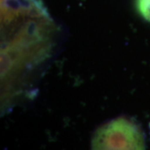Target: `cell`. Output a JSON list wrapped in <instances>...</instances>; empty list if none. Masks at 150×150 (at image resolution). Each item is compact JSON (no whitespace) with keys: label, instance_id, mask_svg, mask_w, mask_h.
Here are the masks:
<instances>
[{"label":"cell","instance_id":"6da1fadb","mask_svg":"<svg viewBox=\"0 0 150 150\" xmlns=\"http://www.w3.org/2000/svg\"><path fill=\"white\" fill-rule=\"evenodd\" d=\"M91 150H145L144 134L133 120L115 118L97 129Z\"/></svg>","mask_w":150,"mask_h":150},{"label":"cell","instance_id":"7a4b0ae2","mask_svg":"<svg viewBox=\"0 0 150 150\" xmlns=\"http://www.w3.org/2000/svg\"><path fill=\"white\" fill-rule=\"evenodd\" d=\"M136 8L140 15L150 22V0H136Z\"/></svg>","mask_w":150,"mask_h":150},{"label":"cell","instance_id":"3957f363","mask_svg":"<svg viewBox=\"0 0 150 150\" xmlns=\"http://www.w3.org/2000/svg\"><path fill=\"white\" fill-rule=\"evenodd\" d=\"M149 128H150V123H149Z\"/></svg>","mask_w":150,"mask_h":150}]
</instances>
